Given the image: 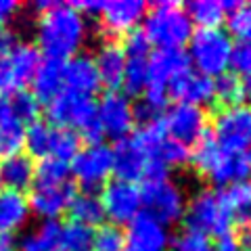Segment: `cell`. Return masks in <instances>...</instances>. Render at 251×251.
I'll list each match as a JSON object with an SVG mask.
<instances>
[{"mask_svg": "<svg viewBox=\"0 0 251 251\" xmlns=\"http://www.w3.org/2000/svg\"><path fill=\"white\" fill-rule=\"evenodd\" d=\"M40 17L36 23L38 50L46 59H72L88 40V21L74 4L65 2H36Z\"/></svg>", "mask_w": 251, "mask_h": 251, "instance_id": "cell-1", "label": "cell"}, {"mask_svg": "<svg viewBox=\"0 0 251 251\" xmlns=\"http://www.w3.org/2000/svg\"><path fill=\"white\" fill-rule=\"evenodd\" d=\"M143 21V34L157 49H182L193 36V21L186 9L170 0L149 6Z\"/></svg>", "mask_w": 251, "mask_h": 251, "instance_id": "cell-2", "label": "cell"}, {"mask_svg": "<svg viewBox=\"0 0 251 251\" xmlns=\"http://www.w3.org/2000/svg\"><path fill=\"white\" fill-rule=\"evenodd\" d=\"M195 166L216 186H232L243 182L251 172V159L243 153H230L214 138H203L191 153Z\"/></svg>", "mask_w": 251, "mask_h": 251, "instance_id": "cell-3", "label": "cell"}, {"mask_svg": "<svg viewBox=\"0 0 251 251\" xmlns=\"http://www.w3.org/2000/svg\"><path fill=\"white\" fill-rule=\"evenodd\" d=\"M46 115L52 126L57 128L74 130L90 143H100L103 130L97 120V103L92 97H82V94L63 90L59 97H54L49 107H46Z\"/></svg>", "mask_w": 251, "mask_h": 251, "instance_id": "cell-4", "label": "cell"}, {"mask_svg": "<svg viewBox=\"0 0 251 251\" xmlns=\"http://www.w3.org/2000/svg\"><path fill=\"white\" fill-rule=\"evenodd\" d=\"M232 49L234 42L228 31L222 27H207L193 31L188 40V61L193 63L195 72L205 74L209 77H218L226 74V69L232 63Z\"/></svg>", "mask_w": 251, "mask_h": 251, "instance_id": "cell-5", "label": "cell"}, {"mask_svg": "<svg viewBox=\"0 0 251 251\" xmlns=\"http://www.w3.org/2000/svg\"><path fill=\"white\" fill-rule=\"evenodd\" d=\"M186 226L188 230L201 232L205 237H222V234L230 232L232 216L228 211L224 199V191H214V188H205L199 191L195 197L186 203Z\"/></svg>", "mask_w": 251, "mask_h": 251, "instance_id": "cell-6", "label": "cell"}, {"mask_svg": "<svg viewBox=\"0 0 251 251\" xmlns=\"http://www.w3.org/2000/svg\"><path fill=\"white\" fill-rule=\"evenodd\" d=\"M140 193H143V209L147 216L159 220L166 226L184 218V193L174 180H170L168 174L145 180V186L140 188Z\"/></svg>", "mask_w": 251, "mask_h": 251, "instance_id": "cell-7", "label": "cell"}, {"mask_svg": "<svg viewBox=\"0 0 251 251\" xmlns=\"http://www.w3.org/2000/svg\"><path fill=\"white\" fill-rule=\"evenodd\" d=\"M38 65L40 50L29 42L11 44V49L0 57V97H13L23 92L31 84Z\"/></svg>", "mask_w": 251, "mask_h": 251, "instance_id": "cell-8", "label": "cell"}, {"mask_svg": "<svg viewBox=\"0 0 251 251\" xmlns=\"http://www.w3.org/2000/svg\"><path fill=\"white\" fill-rule=\"evenodd\" d=\"M214 140L230 153H243L251 149V107L230 105L220 109L214 117Z\"/></svg>", "mask_w": 251, "mask_h": 251, "instance_id": "cell-9", "label": "cell"}, {"mask_svg": "<svg viewBox=\"0 0 251 251\" xmlns=\"http://www.w3.org/2000/svg\"><path fill=\"white\" fill-rule=\"evenodd\" d=\"M72 174L86 193L107 184V178L113 172V151L103 143H90L77 151L72 159Z\"/></svg>", "mask_w": 251, "mask_h": 251, "instance_id": "cell-10", "label": "cell"}, {"mask_svg": "<svg viewBox=\"0 0 251 251\" xmlns=\"http://www.w3.org/2000/svg\"><path fill=\"white\" fill-rule=\"evenodd\" d=\"M99 201L105 218H109L113 224H130L143 214V193L134 182H126V180L107 182Z\"/></svg>", "mask_w": 251, "mask_h": 251, "instance_id": "cell-11", "label": "cell"}, {"mask_svg": "<svg viewBox=\"0 0 251 251\" xmlns=\"http://www.w3.org/2000/svg\"><path fill=\"white\" fill-rule=\"evenodd\" d=\"M161 124L166 128V134L172 140L188 147V145H199L203 136H205L207 115L201 107L174 103L172 107L166 109Z\"/></svg>", "mask_w": 251, "mask_h": 251, "instance_id": "cell-12", "label": "cell"}, {"mask_svg": "<svg viewBox=\"0 0 251 251\" xmlns=\"http://www.w3.org/2000/svg\"><path fill=\"white\" fill-rule=\"evenodd\" d=\"M97 120L103 134L115 140H124L128 138L136 124L134 105L120 90H109L97 103Z\"/></svg>", "mask_w": 251, "mask_h": 251, "instance_id": "cell-13", "label": "cell"}, {"mask_svg": "<svg viewBox=\"0 0 251 251\" xmlns=\"http://www.w3.org/2000/svg\"><path fill=\"white\" fill-rule=\"evenodd\" d=\"M113 151V172L117 174V180H126V182H138L145 180L155 166L161 163L153 161L151 153L143 147V143L136 136H128L124 140H117Z\"/></svg>", "mask_w": 251, "mask_h": 251, "instance_id": "cell-14", "label": "cell"}, {"mask_svg": "<svg viewBox=\"0 0 251 251\" xmlns=\"http://www.w3.org/2000/svg\"><path fill=\"white\" fill-rule=\"evenodd\" d=\"M126 54L124 86L130 94H140L149 82V59H151V42L143 31H130L122 46Z\"/></svg>", "mask_w": 251, "mask_h": 251, "instance_id": "cell-15", "label": "cell"}, {"mask_svg": "<svg viewBox=\"0 0 251 251\" xmlns=\"http://www.w3.org/2000/svg\"><path fill=\"white\" fill-rule=\"evenodd\" d=\"M75 197V188L69 182L61 184H34L29 195V211H34L38 218H42V222H57L65 211H69V205Z\"/></svg>", "mask_w": 251, "mask_h": 251, "instance_id": "cell-16", "label": "cell"}, {"mask_svg": "<svg viewBox=\"0 0 251 251\" xmlns=\"http://www.w3.org/2000/svg\"><path fill=\"white\" fill-rule=\"evenodd\" d=\"M170 228L147 214H140L124 232V251H170Z\"/></svg>", "mask_w": 251, "mask_h": 251, "instance_id": "cell-17", "label": "cell"}, {"mask_svg": "<svg viewBox=\"0 0 251 251\" xmlns=\"http://www.w3.org/2000/svg\"><path fill=\"white\" fill-rule=\"evenodd\" d=\"M191 69L188 54L182 49H157L149 59V82L147 88L170 90L174 80Z\"/></svg>", "mask_w": 251, "mask_h": 251, "instance_id": "cell-18", "label": "cell"}, {"mask_svg": "<svg viewBox=\"0 0 251 251\" xmlns=\"http://www.w3.org/2000/svg\"><path fill=\"white\" fill-rule=\"evenodd\" d=\"M149 6L143 0H109L100 6V21L109 34H130L145 19Z\"/></svg>", "mask_w": 251, "mask_h": 251, "instance_id": "cell-19", "label": "cell"}, {"mask_svg": "<svg viewBox=\"0 0 251 251\" xmlns=\"http://www.w3.org/2000/svg\"><path fill=\"white\" fill-rule=\"evenodd\" d=\"M178 103H186V105H195L201 107L211 103L216 99V90H214V77H209L205 74H199L195 69H188L178 80L172 82L170 90Z\"/></svg>", "mask_w": 251, "mask_h": 251, "instance_id": "cell-20", "label": "cell"}, {"mask_svg": "<svg viewBox=\"0 0 251 251\" xmlns=\"http://www.w3.org/2000/svg\"><path fill=\"white\" fill-rule=\"evenodd\" d=\"M63 77H65V90L92 97L100 88V75L94 65V59L88 54H75V57L63 61Z\"/></svg>", "mask_w": 251, "mask_h": 251, "instance_id": "cell-21", "label": "cell"}, {"mask_svg": "<svg viewBox=\"0 0 251 251\" xmlns=\"http://www.w3.org/2000/svg\"><path fill=\"white\" fill-rule=\"evenodd\" d=\"M27 124L15 113L9 99H0V159L19 155L25 147Z\"/></svg>", "mask_w": 251, "mask_h": 251, "instance_id": "cell-22", "label": "cell"}, {"mask_svg": "<svg viewBox=\"0 0 251 251\" xmlns=\"http://www.w3.org/2000/svg\"><path fill=\"white\" fill-rule=\"evenodd\" d=\"M29 220V203L21 193L0 188V237L19 232Z\"/></svg>", "mask_w": 251, "mask_h": 251, "instance_id": "cell-23", "label": "cell"}, {"mask_svg": "<svg viewBox=\"0 0 251 251\" xmlns=\"http://www.w3.org/2000/svg\"><path fill=\"white\" fill-rule=\"evenodd\" d=\"M65 90V77H63V61L57 59H44L40 61L34 80H31V94L49 105L54 97Z\"/></svg>", "mask_w": 251, "mask_h": 251, "instance_id": "cell-24", "label": "cell"}, {"mask_svg": "<svg viewBox=\"0 0 251 251\" xmlns=\"http://www.w3.org/2000/svg\"><path fill=\"white\" fill-rule=\"evenodd\" d=\"M94 65L99 69L100 84L109 86L111 90H117L124 86V74H126V54L120 44L107 42L99 49L94 57Z\"/></svg>", "mask_w": 251, "mask_h": 251, "instance_id": "cell-25", "label": "cell"}, {"mask_svg": "<svg viewBox=\"0 0 251 251\" xmlns=\"http://www.w3.org/2000/svg\"><path fill=\"white\" fill-rule=\"evenodd\" d=\"M36 166L27 155H13L9 159H2L0 163V184H4L9 191L21 193L23 188L34 184Z\"/></svg>", "mask_w": 251, "mask_h": 251, "instance_id": "cell-26", "label": "cell"}, {"mask_svg": "<svg viewBox=\"0 0 251 251\" xmlns=\"http://www.w3.org/2000/svg\"><path fill=\"white\" fill-rule=\"evenodd\" d=\"M237 2H220V0H193L186 4V13L191 17L193 25L197 23L199 29L207 27H220L226 17H228L230 9Z\"/></svg>", "mask_w": 251, "mask_h": 251, "instance_id": "cell-27", "label": "cell"}, {"mask_svg": "<svg viewBox=\"0 0 251 251\" xmlns=\"http://www.w3.org/2000/svg\"><path fill=\"white\" fill-rule=\"evenodd\" d=\"M59 222H42L25 232L19 241V251H59Z\"/></svg>", "mask_w": 251, "mask_h": 251, "instance_id": "cell-28", "label": "cell"}, {"mask_svg": "<svg viewBox=\"0 0 251 251\" xmlns=\"http://www.w3.org/2000/svg\"><path fill=\"white\" fill-rule=\"evenodd\" d=\"M94 230L90 226L77 224L74 220L61 224L59 230V251H92Z\"/></svg>", "mask_w": 251, "mask_h": 251, "instance_id": "cell-29", "label": "cell"}, {"mask_svg": "<svg viewBox=\"0 0 251 251\" xmlns=\"http://www.w3.org/2000/svg\"><path fill=\"white\" fill-rule=\"evenodd\" d=\"M69 214H72V220L77 224H84V226H92L94 224H100L103 222V207H100V201L94 193H82V195H75L72 205H69Z\"/></svg>", "mask_w": 251, "mask_h": 251, "instance_id": "cell-30", "label": "cell"}, {"mask_svg": "<svg viewBox=\"0 0 251 251\" xmlns=\"http://www.w3.org/2000/svg\"><path fill=\"white\" fill-rule=\"evenodd\" d=\"M224 199L232 216V222H241V224L251 222V184L239 182L228 186L224 191Z\"/></svg>", "mask_w": 251, "mask_h": 251, "instance_id": "cell-31", "label": "cell"}, {"mask_svg": "<svg viewBox=\"0 0 251 251\" xmlns=\"http://www.w3.org/2000/svg\"><path fill=\"white\" fill-rule=\"evenodd\" d=\"M54 126L44 122H34L27 126L25 130V147L29 155L40 157V159H49L50 157V145H52Z\"/></svg>", "mask_w": 251, "mask_h": 251, "instance_id": "cell-32", "label": "cell"}, {"mask_svg": "<svg viewBox=\"0 0 251 251\" xmlns=\"http://www.w3.org/2000/svg\"><path fill=\"white\" fill-rule=\"evenodd\" d=\"M80 151V134L67 128H57L54 126L52 145H50V157L49 159H61V161H72Z\"/></svg>", "mask_w": 251, "mask_h": 251, "instance_id": "cell-33", "label": "cell"}, {"mask_svg": "<svg viewBox=\"0 0 251 251\" xmlns=\"http://www.w3.org/2000/svg\"><path fill=\"white\" fill-rule=\"evenodd\" d=\"M214 90H216V99L220 103H224L226 107L230 105H239L241 99L245 97V88H243V80L237 74H222L214 80Z\"/></svg>", "mask_w": 251, "mask_h": 251, "instance_id": "cell-34", "label": "cell"}, {"mask_svg": "<svg viewBox=\"0 0 251 251\" xmlns=\"http://www.w3.org/2000/svg\"><path fill=\"white\" fill-rule=\"evenodd\" d=\"M72 180V168L67 161L61 159H42L40 166H36L34 184H61Z\"/></svg>", "mask_w": 251, "mask_h": 251, "instance_id": "cell-35", "label": "cell"}, {"mask_svg": "<svg viewBox=\"0 0 251 251\" xmlns=\"http://www.w3.org/2000/svg\"><path fill=\"white\" fill-rule=\"evenodd\" d=\"M191 159V151L188 147L176 143L170 136L163 138V143L159 145L155 153V161L161 163L163 168H176V166H184V163Z\"/></svg>", "mask_w": 251, "mask_h": 251, "instance_id": "cell-36", "label": "cell"}, {"mask_svg": "<svg viewBox=\"0 0 251 251\" xmlns=\"http://www.w3.org/2000/svg\"><path fill=\"white\" fill-rule=\"evenodd\" d=\"M228 29L239 40H251V4L237 2L228 13Z\"/></svg>", "mask_w": 251, "mask_h": 251, "instance_id": "cell-37", "label": "cell"}, {"mask_svg": "<svg viewBox=\"0 0 251 251\" xmlns=\"http://www.w3.org/2000/svg\"><path fill=\"white\" fill-rule=\"evenodd\" d=\"M170 251H214V243L205 234L186 228L172 241Z\"/></svg>", "mask_w": 251, "mask_h": 251, "instance_id": "cell-38", "label": "cell"}, {"mask_svg": "<svg viewBox=\"0 0 251 251\" xmlns=\"http://www.w3.org/2000/svg\"><path fill=\"white\" fill-rule=\"evenodd\" d=\"M11 100V105L15 109V113H17L23 122H29V124H34L36 122V117L38 113H40V100H38L31 92H17V94H13V97L9 99Z\"/></svg>", "mask_w": 251, "mask_h": 251, "instance_id": "cell-39", "label": "cell"}, {"mask_svg": "<svg viewBox=\"0 0 251 251\" xmlns=\"http://www.w3.org/2000/svg\"><path fill=\"white\" fill-rule=\"evenodd\" d=\"M92 251H124V232L117 226H103L94 232Z\"/></svg>", "mask_w": 251, "mask_h": 251, "instance_id": "cell-40", "label": "cell"}, {"mask_svg": "<svg viewBox=\"0 0 251 251\" xmlns=\"http://www.w3.org/2000/svg\"><path fill=\"white\" fill-rule=\"evenodd\" d=\"M230 67H234L239 74H251V40H239L234 44Z\"/></svg>", "mask_w": 251, "mask_h": 251, "instance_id": "cell-41", "label": "cell"}, {"mask_svg": "<svg viewBox=\"0 0 251 251\" xmlns=\"http://www.w3.org/2000/svg\"><path fill=\"white\" fill-rule=\"evenodd\" d=\"M214 251H245V247H243L237 234L226 232L222 237H218V241L214 243Z\"/></svg>", "mask_w": 251, "mask_h": 251, "instance_id": "cell-42", "label": "cell"}, {"mask_svg": "<svg viewBox=\"0 0 251 251\" xmlns=\"http://www.w3.org/2000/svg\"><path fill=\"white\" fill-rule=\"evenodd\" d=\"M17 11H19V2H15V0H0V27H4V23H9Z\"/></svg>", "mask_w": 251, "mask_h": 251, "instance_id": "cell-43", "label": "cell"}, {"mask_svg": "<svg viewBox=\"0 0 251 251\" xmlns=\"http://www.w3.org/2000/svg\"><path fill=\"white\" fill-rule=\"evenodd\" d=\"M11 44H13L11 42V34L4 27H0V57H2V54L11 49Z\"/></svg>", "mask_w": 251, "mask_h": 251, "instance_id": "cell-44", "label": "cell"}, {"mask_svg": "<svg viewBox=\"0 0 251 251\" xmlns=\"http://www.w3.org/2000/svg\"><path fill=\"white\" fill-rule=\"evenodd\" d=\"M0 251H13L11 237H0Z\"/></svg>", "mask_w": 251, "mask_h": 251, "instance_id": "cell-45", "label": "cell"}, {"mask_svg": "<svg viewBox=\"0 0 251 251\" xmlns=\"http://www.w3.org/2000/svg\"><path fill=\"white\" fill-rule=\"evenodd\" d=\"M243 88H245V97L251 100V74L245 77V80H243Z\"/></svg>", "mask_w": 251, "mask_h": 251, "instance_id": "cell-46", "label": "cell"}]
</instances>
